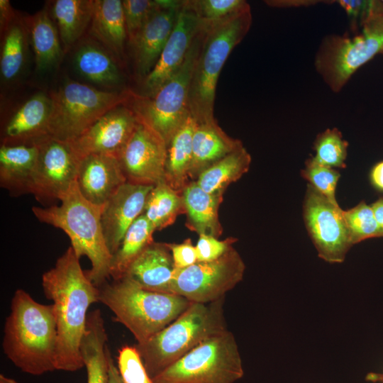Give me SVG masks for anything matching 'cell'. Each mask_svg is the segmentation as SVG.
<instances>
[{"label": "cell", "instance_id": "bcb514c9", "mask_svg": "<svg viewBox=\"0 0 383 383\" xmlns=\"http://www.w3.org/2000/svg\"><path fill=\"white\" fill-rule=\"evenodd\" d=\"M16 13V12L12 8L10 1L0 0V28L10 22Z\"/></svg>", "mask_w": 383, "mask_h": 383}, {"label": "cell", "instance_id": "52a82bcc", "mask_svg": "<svg viewBox=\"0 0 383 383\" xmlns=\"http://www.w3.org/2000/svg\"><path fill=\"white\" fill-rule=\"evenodd\" d=\"M360 28L353 35H328L317 49L315 70L334 93L340 92L356 71L382 50L383 1H370Z\"/></svg>", "mask_w": 383, "mask_h": 383}, {"label": "cell", "instance_id": "7bdbcfd3", "mask_svg": "<svg viewBox=\"0 0 383 383\" xmlns=\"http://www.w3.org/2000/svg\"><path fill=\"white\" fill-rule=\"evenodd\" d=\"M370 1L340 0L338 4L345 11L350 21L351 33L359 32L360 23L368 9Z\"/></svg>", "mask_w": 383, "mask_h": 383}, {"label": "cell", "instance_id": "5bb4252c", "mask_svg": "<svg viewBox=\"0 0 383 383\" xmlns=\"http://www.w3.org/2000/svg\"><path fill=\"white\" fill-rule=\"evenodd\" d=\"M138 116L135 130L118 160L127 182L155 185L165 182L167 145L162 138Z\"/></svg>", "mask_w": 383, "mask_h": 383}, {"label": "cell", "instance_id": "ffe728a7", "mask_svg": "<svg viewBox=\"0 0 383 383\" xmlns=\"http://www.w3.org/2000/svg\"><path fill=\"white\" fill-rule=\"evenodd\" d=\"M51 108L50 94L38 92L30 96L6 123L3 144L34 143L48 136Z\"/></svg>", "mask_w": 383, "mask_h": 383}, {"label": "cell", "instance_id": "1f68e13d", "mask_svg": "<svg viewBox=\"0 0 383 383\" xmlns=\"http://www.w3.org/2000/svg\"><path fill=\"white\" fill-rule=\"evenodd\" d=\"M251 161L243 146L205 169L194 181L208 193L224 194L231 184L248 172Z\"/></svg>", "mask_w": 383, "mask_h": 383}, {"label": "cell", "instance_id": "ac0fdd59", "mask_svg": "<svg viewBox=\"0 0 383 383\" xmlns=\"http://www.w3.org/2000/svg\"><path fill=\"white\" fill-rule=\"evenodd\" d=\"M182 6L163 7L157 4V7L129 45L132 48L135 72L143 79L150 73L157 62L172 32Z\"/></svg>", "mask_w": 383, "mask_h": 383}, {"label": "cell", "instance_id": "7c38bea8", "mask_svg": "<svg viewBox=\"0 0 383 383\" xmlns=\"http://www.w3.org/2000/svg\"><path fill=\"white\" fill-rule=\"evenodd\" d=\"M303 217L318 255L330 263H340L353 246L343 210L308 184Z\"/></svg>", "mask_w": 383, "mask_h": 383}, {"label": "cell", "instance_id": "f35d334b", "mask_svg": "<svg viewBox=\"0 0 383 383\" xmlns=\"http://www.w3.org/2000/svg\"><path fill=\"white\" fill-rule=\"evenodd\" d=\"M118 369L124 383H154L135 347L126 345L118 350Z\"/></svg>", "mask_w": 383, "mask_h": 383}, {"label": "cell", "instance_id": "b9f144b4", "mask_svg": "<svg viewBox=\"0 0 383 383\" xmlns=\"http://www.w3.org/2000/svg\"><path fill=\"white\" fill-rule=\"evenodd\" d=\"M167 244L171 252L175 269H184L197 262L196 247L190 238L179 244Z\"/></svg>", "mask_w": 383, "mask_h": 383}, {"label": "cell", "instance_id": "f907efd6", "mask_svg": "<svg viewBox=\"0 0 383 383\" xmlns=\"http://www.w3.org/2000/svg\"><path fill=\"white\" fill-rule=\"evenodd\" d=\"M380 55H382L383 56V49H382V50L381 51Z\"/></svg>", "mask_w": 383, "mask_h": 383}, {"label": "cell", "instance_id": "d6986e66", "mask_svg": "<svg viewBox=\"0 0 383 383\" xmlns=\"http://www.w3.org/2000/svg\"><path fill=\"white\" fill-rule=\"evenodd\" d=\"M127 182L117 157L90 154L80 159L76 182L83 196L104 206Z\"/></svg>", "mask_w": 383, "mask_h": 383}, {"label": "cell", "instance_id": "e0dca14e", "mask_svg": "<svg viewBox=\"0 0 383 383\" xmlns=\"http://www.w3.org/2000/svg\"><path fill=\"white\" fill-rule=\"evenodd\" d=\"M153 187L126 182L104 205L101 226L111 255L118 250L130 226L143 213Z\"/></svg>", "mask_w": 383, "mask_h": 383}, {"label": "cell", "instance_id": "ba28073f", "mask_svg": "<svg viewBox=\"0 0 383 383\" xmlns=\"http://www.w3.org/2000/svg\"><path fill=\"white\" fill-rule=\"evenodd\" d=\"M131 94L130 90L106 91L65 79L50 94L49 136L74 140L109 111L127 102Z\"/></svg>", "mask_w": 383, "mask_h": 383}, {"label": "cell", "instance_id": "7dc6e473", "mask_svg": "<svg viewBox=\"0 0 383 383\" xmlns=\"http://www.w3.org/2000/svg\"><path fill=\"white\" fill-rule=\"evenodd\" d=\"M109 383H124L119 373L118 367L113 362L111 353L109 356Z\"/></svg>", "mask_w": 383, "mask_h": 383}, {"label": "cell", "instance_id": "277c9868", "mask_svg": "<svg viewBox=\"0 0 383 383\" xmlns=\"http://www.w3.org/2000/svg\"><path fill=\"white\" fill-rule=\"evenodd\" d=\"M252 21L249 4L223 20L203 21L204 35L189 93V111L197 123L215 119L214 101L219 74L231 51L248 33Z\"/></svg>", "mask_w": 383, "mask_h": 383}, {"label": "cell", "instance_id": "f546056e", "mask_svg": "<svg viewBox=\"0 0 383 383\" xmlns=\"http://www.w3.org/2000/svg\"><path fill=\"white\" fill-rule=\"evenodd\" d=\"M32 46L38 72L55 68L65 53L55 24L46 7L26 16Z\"/></svg>", "mask_w": 383, "mask_h": 383}, {"label": "cell", "instance_id": "60d3db41", "mask_svg": "<svg viewBox=\"0 0 383 383\" xmlns=\"http://www.w3.org/2000/svg\"><path fill=\"white\" fill-rule=\"evenodd\" d=\"M196 247L197 262L215 260L233 247L237 239L233 237L219 240L212 235L201 234L199 235Z\"/></svg>", "mask_w": 383, "mask_h": 383}, {"label": "cell", "instance_id": "f6af8a7d", "mask_svg": "<svg viewBox=\"0 0 383 383\" xmlns=\"http://www.w3.org/2000/svg\"><path fill=\"white\" fill-rule=\"evenodd\" d=\"M370 181L375 190L383 192V160L372 166L370 172Z\"/></svg>", "mask_w": 383, "mask_h": 383}, {"label": "cell", "instance_id": "2e32d148", "mask_svg": "<svg viewBox=\"0 0 383 383\" xmlns=\"http://www.w3.org/2000/svg\"><path fill=\"white\" fill-rule=\"evenodd\" d=\"M201 26L187 0L179 12L172 32L153 70L143 79V96L153 97L179 70Z\"/></svg>", "mask_w": 383, "mask_h": 383}, {"label": "cell", "instance_id": "7a4b0ae2", "mask_svg": "<svg viewBox=\"0 0 383 383\" xmlns=\"http://www.w3.org/2000/svg\"><path fill=\"white\" fill-rule=\"evenodd\" d=\"M57 345L52 304H40L24 290L17 289L4 328V354L23 372L41 375L56 370Z\"/></svg>", "mask_w": 383, "mask_h": 383}, {"label": "cell", "instance_id": "7402d4cb", "mask_svg": "<svg viewBox=\"0 0 383 383\" xmlns=\"http://www.w3.org/2000/svg\"><path fill=\"white\" fill-rule=\"evenodd\" d=\"M174 270L167 244L153 241L133 262L124 277L147 290L171 293Z\"/></svg>", "mask_w": 383, "mask_h": 383}, {"label": "cell", "instance_id": "cb8c5ba5", "mask_svg": "<svg viewBox=\"0 0 383 383\" xmlns=\"http://www.w3.org/2000/svg\"><path fill=\"white\" fill-rule=\"evenodd\" d=\"M39 154L36 143L5 145L0 148V185L11 196L30 194Z\"/></svg>", "mask_w": 383, "mask_h": 383}, {"label": "cell", "instance_id": "4dcf8cb0", "mask_svg": "<svg viewBox=\"0 0 383 383\" xmlns=\"http://www.w3.org/2000/svg\"><path fill=\"white\" fill-rule=\"evenodd\" d=\"M197 122L189 114L167 145L165 182L181 193L189 179L193 136Z\"/></svg>", "mask_w": 383, "mask_h": 383}, {"label": "cell", "instance_id": "ab89813d", "mask_svg": "<svg viewBox=\"0 0 383 383\" xmlns=\"http://www.w3.org/2000/svg\"><path fill=\"white\" fill-rule=\"evenodd\" d=\"M122 4L127 43L130 45L157 7V4L156 0H123Z\"/></svg>", "mask_w": 383, "mask_h": 383}, {"label": "cell", "instance_id": "d6a6232c", "mask_svg": "<svg viewBox=\"0 0 383 383\" xmlns=\"http://www.w3.org/2000/svg\"><path fill=\"white\" fill-rule=\"evenodd\" d=\"M154 228L145 216L140 215L126 233L118 250L112 255L110 277L117 280L125 276L133 262L154 240Z\"/></svg>", "mask_w": 383, "mask_h": 383}, {"label": "cell", "instance_id": "74e56055", "mask_svg": "<svg viewBox=\"0 0 383 383\" xmlns=\"http://www.w3.org/2000/svg\"><path fill=\"white\" fill-rule=\"evenodd\" d=\"M200 20L216 22L237 13L248 3L244 0H187Z\"/></svg>", "mask_w": 383, "mask_h": 383}, {"label": "cell", "instance_id": "c3c4849f", "mask_svg": "<svg viewBox=\"0 0 383 383\" xmlns=\"http://www.w3.org/2000/svg\"><path fill=\"white\" fill-rule=\"evenodd\" d=\"M370 206L374 211L376 219L383 227V196L379 197Z\"/></svg>", "mask_w": 383, "mask_h": 383}, {"label": "cell", "instance_id": "836d02e7", "mask_svg": "<svg viewBox=\"0 0 383 383\" xmlns=\"http://www.w3.org/2000/svg\"><path fill=\"white\" fill-rule=\"evenodd\" d=\"M181 213H184L181 193L166 182L154 185L148 194L143 214L155 231L172 225Z\"/></svg>", "mask_w": 383, "mask_h": 383}, {"label": "cell", "instance_id": "e575fe53", "mask_svg": "<svg viewBox=\"0 0 383 383\" xmlns=\"http://www.w3.org/2000/svg\"><path fill=\"white\" fill-rule=\"evenodd\" d=\"M348 145L340 130L337 128H327L317 134L313 141V150L316 155L313 157L323 165L344 169L346 167Z\"/></svg>", "mask_w": 383, "mask_h": 383}, {"label": "cell", "instance_id": "8d00e7d4", "mask_svg": "<svg viewBox=\"0 0 383 383\" xmlns=\"http://www.w3.org/2000/svg\"><path fill=\"white\" fill-rule=\"evenodd\" d=\"M301 176L331 203L339 205L335 190L340 174L336 169L323 165L311 157L306 160Z\"/></svg>", "mask_w": 383, "mask_h": 383}, {"label": "cell", "instance_id": "ee69618b", "mask_svg": "<svg viewBox=\"0 0 383 383\" xmlns=\"http://www.w3.org/2000/svg\"><path fill=\"white\" fill-rule=\"evenodd\" d=\"M322 2L313 0H267L265 3L271 7L275 8H296L310 6Z\"/></svg>", "mask_w": 383, "mask_h": 383}, {"label": "cell", "instance_id": "4316f807", "mask_svg": "<svg viewBox=\"0 0 383 383\" xmlns=\"http://www.w3.org/2000/svg\"><path fill=\"white\" fill-rule=\"evenodd\" d=\"M0 74L4 83L13 82L26 67L30 42L26 17L16 13L1 28Z\"/></svg>", "mask_w": 383, "mask_h": 383}, {"label": "cell", "instance_id": "8992f818", "mask_svg": "<svg viewBox=\"0 0 383 383\" xmlns=\"http://www.w3.org/2000/svg\"><path fill=\"white\" fill-rule=\"evenodd\" d=\"M224 299L192 302L167 326L147 341L135 345L152 379L208 338L227 330Z\"/></svg>", "mask_w": 383, "mask_h": 383}, {"label": "cell", "instance_id": "8fae6325", "mask_svg": "<svg viewBox=\"0 0 383 383\" xmlns=\"http://www.w3.org/2000/svg\"><path fill=\"white\" fill-rule=\"evenodd\" d=\"M245 263L232 247L219 258L175 269L170 292L191 302L210 303L225 297L243 278Z\"/></svg>", "mask_w": 383, "mask_h": 383}, {"label": "cell", "instance_id": "681fc988", "mask_svg": "<svg viewBox=\"0 0 383 383\" xmlns=\"http://www.w3.org/2000/svg\"><path fill=\"white\" fill-rule=\"evenodd\" d=\"M0 383H18L15 379L7 377L4 374H0Z\"/></svg>", "mask_w": 383, "mask_h": 383}, {"label": "cell", "instance_id": "9a60e30c", "mask_svg": "<svg viewBox=\"0 0 383 383\" xmlns=\"http://www.w3.org/2000/svg\"><path fill=\"white\" fill-rule=\"evenodd\" d=\"M128 101L109 111L71 142L80 159L90 154H104L118 157L138 120L137 113Z\"/></svg>", "mask_w": 383, "mask_h": 383}, {"label": "cell", "instance_id": "5b68a950", "mask_svg": "<svg viewBox=\"0 0 383 383\" xmlns=\"http://www.w3.org/2000/svg\"><path fill=\"white\" fill-rule=\"evenodd\" d=\"M98 289L99 301L113 311L137 343L165 328L192 304L178 294L143 289L127 277L106 282Z\"/></svg>", "mask_w": 383, "mask_h": 383}, {"label": "cell", "instance_id": "9c48e42d", "mask_svg": "<svg viewBox=\"0 0 383 383\" xmlns=\"http://www.w3.org/2000/svg\"><path fill=\"white\" fill-rule=\"evenodd\" d=\"M243 374L236 340L227 329L199 343L152 380L154 383H233Z\"/></svg>", "mask_w": 383, "mask_h": 383}, {"label": "cell", "instance_id": "f1b7e54d", "mask_svg": "<svg viewBox=\"0 0 383 383\" xmlns=\"http://www.w3.org/2000/svg\"><path fill=\"white\" fill-rule=\"evenodd\" d=\"M46 8L66 52L81 40L90 26L94 0H54L48 1Z\"/></svg>", "mask_w": 383, "mask_h": 383}, {"label": "cell", "instance_id": "4fadbf2b", "mask_svg": "<svg viewBox=\"0 0 383 383\" xmlns=\"http://www.w3.org/2000/svg\"><path fill=\"white\" fill-rule=\"evenodd\" d=\"M39 154L30 192L43 206L57 204L76 181L80 158L71 142L46 136L36 142Z\"/></svg>", "mask_w": 383, "mask_h": 383}, {"label": "cell", "instance_id": "603a6c76", "mask_svg": "<svg viewBox=\"0 0 383 383\" xmlns=\"http://www.w3.org/2000/svg\"><path fill=\"white\" fill-rule=\"evenodd\" d=\"M243 147L241 140L229 136L216 119L197 123L193 136L189 179L215 162Z\"/></svg>", "mask_w": 383, "mask_h": 383}, {"label": "cell", "instance_id": "d4e9b609", "mask_svg": "<svg viewBox=\"0 0 383 383\" xmlns=\"http://www.w3.org/2000/svg\"><path fill=\"white\" fill-rule=\"evenodd\" d=\"M181 194L187 216L185 226L199 235L206 234L218 238L223 233L218 211L223 194L208 193L194 180L185 186Z\"/></svg>", "mask_w": 383, "mask_h": 383}, {"label": "cell", "instance_id": "484cf974", "mask_svg": "<svg viewBox=\"0 0 383 383\" xmlns=\"http://www.w3.org/2000/svg\"><path fill=\"white\" fill-rule=\"evenodd\" d=\"M107 334L101 311L88 313L80 343V355L87 373V383H109Z\"/></svg>", "mask_w": 383, "mask_h": 383}, {"label": "cell", "instance_id": "44dd1931", "mask_svg": "<svg viewBox=\"0 0 383 383\" xmlns=\"http://www.w3.org/2000/svg\"><path fill=\"white\" fill-rule=\"evenodd\" d=\"M76 72L84 79L99 87L111 89L122 85V72L116 57L96 40H79L73 55Z\"/></svg>", "mask_w": 383, "mask_h": 383}, {"label": "cell", "instance_id": "816d5d0a", "mask_svg": "<svg viewBox=\"0 0 383 383\" xmlns=\"http://www.w3.org/2000/svg\"><path fill=\"white\" fill-rule=\"evenodd\" d=\"M382 383H383V378H382Z\"/></svg>", "mask_w": 383, "mask_h": 383}, {"label": "cell", "instance_id": "6da1fadb", "mask_svg": "<svg viewBox=\"0 0 383 383\" xmlns=\"http://www.w3.org/2000/svg\"><path fill=\"white\" fill-rule=\"evenodd\" d=\"M42 286L45 296L53 302L57 331L55 369L79 370L84 367L80 343L88 309L99 301V289L82 270L71 246L43 273Z\"/></svg>", "mask_w": 383, "mask_h": 383}, {"label": "cell", "instance_id": "30bf717a", "mask_svg": "<svg viewBox=\"0 0 383 383\" xmlns=\"http://www.w3.org/2000/svg\"><path fill=\"white\" fill-rule=\"evenodd\" d=\"M204 35L201 28L181 67L152 98L132 92L128 104L165 140L166 145L191 114L189 93L194 68Z\"/></svg>", "mask_w": 383, "mask_h": 383}, {"label": "cell", "instance_id": "3957f363", "mask_svg": "<svg viewBox=\"0 0 383 383\" xmlns=\"http://www.w3.org/2000/svg\"><path fill=\"white\" fill-rule=\"evenodd\" d=\"M59 201L50 206H33L32 211L40 222L63 231L79 258L87 256L89 259L91 267L86 273L98 287L110 277L112 257L101 226L104 206L85 199L76 181Z\"/></svg>", "mask_w": 383, "mask_h": 383}, {"label": "cell", "instance_id": "d590c367", "mask_svg": "<svg viewBox=\"0 0 383 383\" xmlns=\"http://www.w3.org/2000/svg\"><path fill=\"white\" fill-rule=\"evenodd\" d=\"M353 245L370 238H383V227L375 218L370 205L365 201L344 211Z\"/></svg>", "mask_w": 383, "mask_h": 383}, {"label": "cell", "instance_id": "83f0119b", "mask_svg": "<svg viewBox=\"0 0 383 383\" xmlns=\"http://www.w3.org/2000/svg\"><path fill=\"white\" fill-rule=\"evenodd\" d=\"M89 33L116 58L121 60L127 41L122 1L94 0Z\"/></svg>", "mask_w": 383, "mask_h": 383}]
</instances>
